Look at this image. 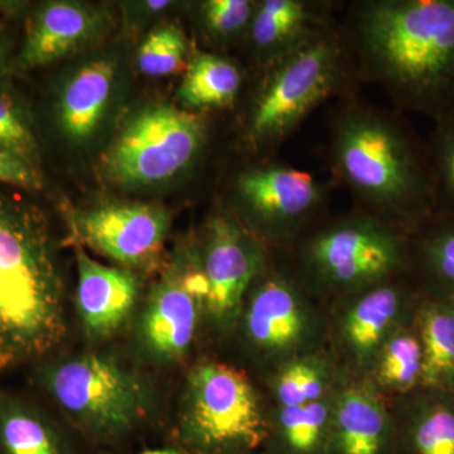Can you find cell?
<instances>
[{
    "mask_svg": "<svg viewBox=\"0 0 454 454\" xmlns=\"http://www.w3.org/2000/svg\"><path fill=\"white\" fill-rule=\"evenodd\" d=\"M0 149L26 158L35 151V138L14 101L0 94Z\"/></svg>",
    "mask_w": 454,
    "mask_h": 454,
    "instance_id": "obj_31",
    "label": "cell"
},
{
    "mask_svg": "<svg viewBox=\"0 0 454 454\" xmlns=\"http://www.w3.org/2000/svg\"><path fill=\"white\" fill-rule=\"evenodd\" d=\"M38 380L91 443L119 446L149 417L151 393L145 382L106 355L46 364Z\"/></svg>",
    "mask_w": 454,
    "mask_h": 454,
    "instance_id": "obj_7",
    "label": "cell"
},
{
    "mask_svg": "<svg viewBox=\"0 0 454 454\" xmlns=\"http://www.w3.org/2000/svg\"><path fill=\"white\" fill-rule=\"evenodd\" d=\"M207 286L196 247L182 253L149 295L139 324L145 351L160 363L182 360L205 322Z\"/></svg>",
    "mask_w": 454,
    "mask_h": 454,
    "instance_id": "obj_13",
    "label": "cell"
},
{
    "mask_svg": "<svg viewBox=\"0 0 454 454\" xmlns=\"http://www.w3.org/2000/svg\"><path fill=\"white\" fill-rule=\"evenodd\" d=\"M270 406L243 370L205 360L184 381L173 446L184 454H253L268 437Z\"/></svg>",
    "mask_w": 454,
    "mask_h": 454,
    "instance_id": "obj_6",
    "label": "cell"
},
{
    "mask_svg": "<svg viewBox=\"0 0 454 454\" xmlns=\"http://www.w3.org/2000/svg\"><path fill=\"white\" fill-rule=\"evenodd\" d=\"M328 454H397L390 400L365 379L345 375L334 391Z\"/></svg>",
    "mask_w": 454,
    "mask_h": 454,
    "instance_id": "obj_15",
    "label": "cell"
},
{
    "mask_svg": "<svg viewBox=\"0 0 454 454\" xmlns=\"http://www.w3.org/2000/svg\"><path fill=\"white\" fill-rule=\"evenodd\" d=\"M279 253L278 264L316 300L333 301L411 276V234L355 207L328 212Z\"/></svg>",
    "mask_w": 454,
    "mask_h": 454,
    "instance_id": "obj_4",
    "label": "cell"
},
{
    "mask_svg": "<svg viewBox=\"0 0 454 454\" xmlns=\"http://www.w3.org/2000/svg\"><path fill=\"white\" fill-rule=\"evenodd\" d=\"M76 303L83 331L94 340L109 339L129 319L138 301V278L129 269L112 268L76 247Z\"/></svg>",
    "mask_w": 454,
    "mask_h": 454,
    "instance_id": "obj_17",
    "label": "cell"
},
{
    "mask_svg": "<svg viewBox=\"0 0 454 454\" xmlns=\"http://www.w3.org/2000/svg\"><path fill=\"white\" fill-rule=\"evenodd\" d=\"M419 297L417 284L404 276L331 301L327 348L345 375L365 378L391 334L413 321Z\"/></svg>",
    "mask_w": 454,
    "mask_h": 454,
    "instance_id": "obj_11",
    "label": "cell"
},
{
    "mask_svg": "<svg viewBox=\"0 0 454 454\" xmlns=\"http://www.w3.org/2000/svg\"><path fill=\"white\" fill-rule=\"evenodd\" d=\"M325 125L330 179L352 207L408 234L434 212L426 143L404 113L357 90L330 104Z\"/></svg>",
    "mask_w": 454,
    "mask_h": 454,
    "instance_id": "obj_2",
    "label": "cell"
},
{
    "mask_svg": "<svg viewBox=\"0 0 454 454\" xmlns=\"http://www.w3.org/2000/svg\"><path fill=\"white\" fill-rule=\"evenodd\" d=\"M336 0H260L247 41L259 70L309 43L340 22Z\"/></svg>",
    "mask_w": 454,
    "mask_h": 454,
    "instance_id": "obj_16",
    "label": "cell"
},
{
    "mask_svg": "<svg viewBox=\"0 0 454 454\" xmlns=\"http://www.w3.org/2000/svg\"><path fill=\"white\" fill-rule=\"evenodd\" d=\"M0 454H77L43 414L0 393Z\"/></svg>",
    "mask_w": 454,
    "mask_h": 454,
    "instance_id": "obj_27",
    "label": "cell"
},
{
    "mask_svg": "<svg viewBox=\"0 0 454 454\" xmlns=\"http://www.w3.org/2000/svg\"><path fill=\"white\" fill-rule=\"evenodd\" d=\"M339 27L360 85L432 121L454 112V0H354Z\"/></svg>",
    "mask_w": 454,
    "mask_h": 454,
    "instance_id": "obj_1",
    "label": "cell"
},
{
    "mask_svg": "<svg viewBox=\"0 0 454 454\" xmlns=\"http://www.w3.org/2000/svg\"><path fill=\"white\" fill-rule=\"evenodd\" d=\"M195 247L207 286L205 322L219 333H231L247 293L273 264L274 254L226 210L212 215Z\"/></svg>",
    "mask_w": 454,
    "mask_h": 454,
    "instance_id": "obj_12",
    "label": "cell"
},
{
    "mask_svg": "<svg viewBox=\"0 0 454 454\" xmlns=\"http://www.w3.org/2000/svg\"><path fill=\"white\" fill-rule=\"evenodd\" d=\"M245 74L232 59L214 52L193 53L178 90L184 109L208 114L234 109L243 91Z\"/></svg>",
    "mask_w": 454,
    "mask_h": 454,
    "instance_id": "obj_21",
    "label": "cell"
},
{
    "mask_svg": "<svg viewBox=\"0 0 454 454\" xmlns=\"http://www.w3.org/2000/svg\"><path fill=\"white\" fill-rule=\"evenodd\" d=\"M411 277L423 294L454 301V214L433 212L411 232Z\"/></svg>",
    "mask_w": 454,
    "mask_h": 454,
    "instance_id": "obj_19",
    "label": "cell"
},
{
    "mask_svg": "<svg viewBox=\"0 0 454 454\" xmlns=\"http://www.w3.org/2000/svg\"><path fill=\"white\" fill-rule=\"evenodd\" d=\"M210 127L207 114L169 106L146 107L130 119L104 154L107 177L129 186L176 177L205 154Z\"/></svg>",
    "mask_w": 454,
    "mask_h": 454,
    "instance_id": "obj_10",
    "label": "cell"
},
{
    "mask_svg": "<svg viewBox=\"0 0 454 454\" xmlns=\"http://www.w3.org/2000/svg\"><path fill=\"white\" fill-rule=\"evenodd\" d=\"M103 454H112V453H103Z\"/></svg>",
    "mask_w": 454,
    "mask_h": 454,
    "instance_id": "obj_37",
    "label": "cell"
},
{
    "mask_svg": "<svg viewBox=\"0 0 454 454\" xmlns=\"http://www.w3.org/2000/svg\"><path fill=\"white\" fill-rule=\"evenodd\" d=\"M424 143L434 212L454 214V112L433 121Z\"/></svg>",
    "mask_w": 454,
    "mask_h": 454,
    "instance_id": "obj_28",
    "label": "cell"
},
{
    "mask_svg": "<svg viewBox=\"0 0 454 454\" xmlns=\"http://www.w3.org/2000/svg\"><path fill=\"white\" fill-rule=\"evenodd\" d=\"M86 247L128 268L153 264L169 229V215L157 206L119 203L82 212L74 223Z\"/></svg>",
    "mask_w": 454,
    "mask_h": 454,
    "instance_id": "obj_14",
    "label": "cell"
},
{
    "mask_svg": "<svg viewBox=\"0 0 454 454\" xmlns=\"http://www.w3.org/2000/svg\"><path fill=\"white\" fill-rule=\"evenodd\" d=\"M339 25L260 70L244 125L255 157H271L319 106L360 90Z\"/></svg>",
    "mask_w": 454,
    "mask_h": 454,
    "instance_id": "obj_5",
    "label": "cell"
},
{
    "mask_svg": "<svg viewBox=\"0 0 454 454\" xmlns=\"http://www.w3.org/2000/svg\"><path fill=\"white\" fill-rule=\"evenodd\" d=\"M92 28L94 20L82 5L50 3L33 18L20 52V64L25 67L51 64L82 43Z\"/></svg>",
    "mask_w": 454,
    "mask_h": 454,
    "instance_id": "obj_20",
    "label": "cell"
},
{
    "mask_svg": "<svg viewBox=\"0 0 454 454\" xmlns=\"http://www.w3.org/2000/svg\"><path fill=\"white\" fill-rule=\"evenodd\" d=\"M255 7V0H206L199 5L200 23L217 42L247 38Z\"/></svg>",
    "mask_w": 454,
    "mask_h": 454,
    "instance_id": "obj_30",
    "label": "cell"
},
{
    "mask_svg": "<svg viewBox=\"0 0 454 454\" xmlns=\"http://www.w3.org/2000/svg\"><path fill=\"white\" fill-rule=\"evenodd\" d=\"M390 403L397 454H454V394L419 387Z\"/></svg>",
    "mask_w": 454,
    "mask_h": 454,
    "instance_id": "obj_18",
    "label": "cell"
},
{
    "mask_svg": "<svg viewBox=\"0 0 454 454\" xmlns=\"http://www.w3.org/2000/svg\"><path fill=\"white\" fill-rule=\"evenodd\" d=\"M253 454H264L262 452V450H260V452H256V453H253Z\"/></svg>",
    "mask_w": 454,
    "mask_h": 454,
    "instance_id": "obj_36",
    "label": "cell"
},
{
    "mask_svg": "<svg viewBox=\"0 0 454 454\" xmlns=\"http://www.w3.org/2000/svg\"><path fill=\"white\" fill-rule=\"evenodd\" d=\"M423 367L422 340L413 318L391 334L364 379L391 402L422 387Z\"/></svg>",
    "mask_w": 454,
    "mask_h": 454,
    "instance_id": "obj_25",
    "label": "cell"
},
{
    "mask_svg": "<svg viewBox=\"0 0 454 454\" xmlns=\"http://www.w3.org/2000/svg\"><path fill=\"white\" fill-rule=\"evenodd\" d=\"M67 333L64 283L40 212L0 196V372L50 355Z\"/></svg>",
    "mask_w": 454,
    "mask_h": 454,
    "instance_id": "obj_3",
    "label": "cell"
},
{
    "mask_svg": "<svg viewBox=\"0 0 454 454\" xmlns=\"http://www.w3.org/2000/svg\"><path fill=\"white\" fill-rule=\"evenodd\" d=\"M3 59V49L2 46H0V62H2Z\"/></svg>",
    "mask_w": 454,
    "mask_h": 454,
    "instance_id": "obj_35",
    "label": "cell"
},
{
    "mask_svg": "<svg viewBox=\"0 0 454 454\" xmlns=\"http://www.w3.org/2000/svg\"><path fill=\"white\" fill-rule=\"evenodd\" d=\"M139 454H184L177 447H163V448H152V450H145Z\"/></svg>",
    "mask_w": 454,
    "mask_h": 454,
    "instance_id": "obj_33",
    "label": "cell"
},
{
    "mask_svg": "<svg viewBox=\"0 0 454 454\" xmlns=\"http://www.w3.org/2000/svg\"><path fill=\"white\" fill-rule=\"evenodd\" d=\"M414 325L424 355L420 387L454 394V301L420 293Z\"/></svg>",
    "mask_w": 454,
    "mask_h": 454,
    "instance_id": "obj_22",
    "label": "cell"
},
{
    "mask_svg": "<svg viewBox=\"0 0 454 454\" xmlns=\"http://www.w3.org/2000/svg\"><path fill=\"white\" fill-rule=\"evenodd\" d=\"M0 182L28 190H38L42 184L40 173L31 160L3 149H0Z\"/></svg>",
    "mask_w": 454,
    "mask_h": 454,
    "instance_id": "obj_32",
    "label": "cell"
},
{
    "mask_svg": "<svg viewBox=\"0 0 454 454\" xmlns=\"http://www.w3.org/2000/svg\"><path fill=\"white\" fill-rule=\"evenodd\" d=\"M336 387L324 399L309 404L289 408L270 406L268 437L262 452L328 454L331 411Z\"/></svg>",
    "mask_w": 454,
    "mask_h": 454,
    "instance_id": "obj_23",
    "label": "cell"
},
{
    "mask_svg": "<svg viewBox=\"0 0 454 454\" xmlns=\"http://www.w3.org/2000/svg\"><path fill=\"white\" fill-rule=\"evenodd\" d=\"M187 65L186 37L178 27L154 29L140 46L138 66L148 76H168L186 70Z\"/></svg>",
    "mask_w": 454,
    "mask_h": 454,
    "instance_id": "obj_29",
    "label": "cell"
},
{
    "mask_svg": "<svg viewBox=\"0 0 454 454\" xmlns=\"http://www.w3.org/2000/svg\"><path fill=\"white\" fill-rule=\"evenodd\" d=\"M333 190L330 178L321 181L274 155L256 157L234 176L226 211L279 253L328 214Z\"/></svg>",
    "mask_w": 454,
    "mask_h": 454,
    "instance_id": "obj_8",
    "label": "cell"
},
{
    "mask_svg": "<svg viewBox=\"0 0 454 454\" xmlns=\"http://www.w3.org/2000/svg\"><path fill=\"white\" fill-rule=\"evenodd\" d=\"M169 2H148V7L153 9V11H160L168 7Z\"/></svg>",
    "mask_w": 454,
    "mask_h": 454,
    "instance_id": "obj_34",
    "label": "cell"
},
{
    "mask_svg": "<svg viewBox=\"0 0 454 454\" xmlns=\"http://www.w3.org/2000/svg\"><path fill=\"white\" fill-rule=\"evenodd\" d=\"M236 330L267 376L293 358L327 348L328 315L274 260L247 293Z\"/></svg>",
    "mask_w": 454,
    "mask_h": 454,
    "instance_id": "obj_9",
    "label": "cell"
},
{
    "mask_svg": "<svg viewBox=\"0 0 454 454\" xmlns=\"http://www.w3.org/2000/svg\"><path fill=\"white\" fill-rule=\"evenodd\" d=\"M115 74L110 61L91 62L66 86L59 106V121L66 136L76 140L89 138L103 118Z\"/></svg>",
    "mask_w": 454,
    "mask_h": 454,
    "instance_id": "obj_26",
    "label": "cell"
},
{
    "mask_svg": "<svg viewBox=\"0 0 454 454\" xmlns=\"http://www.w3.org/2000/svg\"><path fill=\"white\" fill-rule=\"evenodd\" d=\"M345 373L330 349L293 358L265 376L271 408L309 404L333 393Z\"/></svg>",
    "mask_w": 454,
    "mask_h": 454,
    "instance_id": "obj_24",
    "label": "cell"
}]
</instances>
